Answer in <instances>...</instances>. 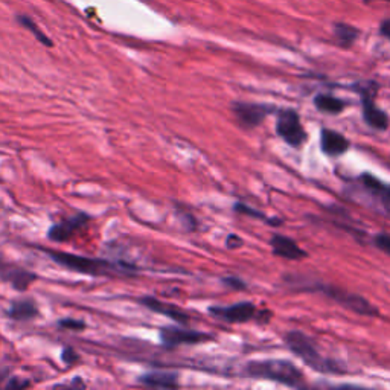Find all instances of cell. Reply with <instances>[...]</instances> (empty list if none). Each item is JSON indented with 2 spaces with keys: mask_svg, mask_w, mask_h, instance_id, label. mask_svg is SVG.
Instances as JSON below:
<instances>
[{
  "mask_svg": "<svg viewBox=\"0 0 390 390\" xmlns=\"http://www.w3.org/2000/svg\"><path fill=\"white\" fill-rule=\"evenodd\" d=\"M250 376L280 382L290 387H304V375L299 369L287 360H265L252 361L245 367Z\"/></svg>",
  "mask_w": 390,
  "mask_h": 390,
  "instance_id": "cell-1",
  "label": "cell"
},
{
  "mask_svg": "<svg viewBox=\"0 0 390 390\" xmlns=\"http://www.w3.org/2000/svg\"><path fill=\"white\" fill-rule=\"evenodd\" d=\"M285 341L287 346H289L300 360L306 363L311 369H314V371L326 372V374L340 372L339 365H335L334 361L321 357L320 352L317 351V348L314 346L313 341L308 339L305 334L293 331L290 334H287Z\"/></svg>",
  "mask_w": 390,
  "mask_h": 390,
  "instance_id": "cell-2",
  "label": "cell"
},
{
  "mask_svg": "<svg viewBox=\"0 0 390 390\" xmlns=\"http://www.w3.org/2000/svg\"><path fill=\"white\" fill-rule=\"evenodd\" d=\"M47 255L51 256L52 261L66 267L72 271L81 273V275L88 276H104L110 271H118V264H112L104 259L98 258H87V256H78L72 255V253L66 252H56V250H46Z\"/></svg>",
  "mask_w": 390,
  "mask_h": 390,
  "instance_id": "cell-3",
  "label": "cell"
},
{
  "mask_svg": "<svg viewBox=\"0 0 390 390\" xmlns=\"http://www.w3.org/2000/svg\"><path fill=\"white\" fill-rule=\"evenodd\" d=\"M276 132L289 145L299 148L306 141V132L300 124L299 114L293 108H284L279 110Z\"/></svg>",
  "mask_w": 390,
  "mask_h": 390,
  "instance_id": "cell-4",
  "label": "cell"
},
{
  "mask_svg": "<svg viewBox=\"0 0 390 390\" xmlns=\"http://www.w3.org/2000/svg\"><path fill=\"white\" fill-rule=\"evenodd\" d=\"M320 290L324 291L326 296L334 299L335 302L343 305L348 310L361 314V316H376V314L380 313L369 300L358 296V294H351L345 290L334 289V287H320Z\"/></svg>",
  "mask_w": 390,
  "mask_h": 390,
  "instance_id": "cell-5",
  "label": "cell"
},
{
  "mask_svg": "<svg viewBox=\"0 0 390 390\" xmlns=\"http://www.w3.org/2000/svg\"><path fill=\"white\" fill-rule=\"evenodd\" d=\"M160 340L165 348H175L182 345H198L204 343V341L212 340L210 335L191 331V330H182V328H162L160 331Z\"/></svg>",
  "mask_w": 390,
  "mask_h": 390,
  "instance_id": "cell-6",
  "label": "cell"
},
{
  "mask_svg": "<svg viewBox=\"0 0 390 390\" xmlns=\"http://www.w3.org/2000/svg\"><path fill=\"white\" fill-rule=\"evenodd\" d=\"M232 110H234L236 121L244 128L258 127L273 112L270 106L249 104V102H235Z\"/></svg>",
  "mask_w": 390,
  "mask_h": 390,
  "instance_id": "cell-7",
  "label": "cell"
},
{
  "mask_svg": "<svg viewBox=\"0 0 390 390\" xmlns=\"http://www.w3.org/2000/svg\"><path fill=\"white\" fill-rule=\"evenodd\" d=\"M88 221H90V217L81 212V214H77L72 218H67L64 221L53 224L49 232H47V238L56 243H64L77 234L80 229H83V226L87 224Z\"/></svg>",
  "mask_w": 390,
  "mask_h": 390,
  "instance_id": "cell-8",
  "label": "cell"
},
{
  "mask_svg": "<svg viewBox=\"0 0 390 390\" xmlns=\"http://www.w3.org/2000/svg\"><path fill=\"white\" fill-rule=\"evenodd\" d=\"M210 313L218 319L229 321V324H244V321H249L255 317L256 308L252 302H241L232 306L210 308Z\"/></svg>",
  "mask_w": 390,
  "mask_h": 390,
  "instance_id": "cell-9",
  "label": "cell"
},
{
  "mask_svg": "<svg viewBox=\"0 0 390 390\" xmlns=\"http://www.w3.org/2000/svg\"><path fill=\"white\" fill-rule=\"evenodd\" d=\"M0 278L10 282L16 290L25 291L37 276L31 271H26L22 267H14L0 261Z\"/></svg>",
  "mask_w": 390,
  "mask_h": 390,
  "instance_id": "cell-10",
  "label": "cell"
},
{
  "mask_svg": "<svg viewBox=\"0 0 390 390\" xmlns=\"http://www.w3.org/2000/svg\"><path fill=\"white\" fill-rule=\"evenodd\" d=\"M361 102H363V118H365L366 124L375 130H386L389 125L387 114L380 110L378 106L374 102L372 95H369L367 90L361 93Z\"/></svg>",
  "mask_w": 390,
  "mask_h": 390,
  "instance_id": "cell-11",
  "label": "cell"
},
{
  "mask_svg": "<svg viewBox=\"0 0 390 390\" xmlns=\"http://www.w3.org/2000/svg\"><path fill=\"white\" fill-rule=\"evenodd\" d=\"M321 151L331 157H339L348 151L349 141L343 134H340L334 130H321L320 136Z\"/></svg>",
  "mask_w": 390,
  "mask_h": 390,
  "instance_id": "cell-12",
  "label": "cell"
},
{
  "mask_svg": "<svg viewBox=\"0 0 390 390\" xmlns=\"http://www.w3.org/2000/svg\"><path fill=\"white\" fill-rule=\"evenodd\" d=\"M139 302H141V305L148 308V310H151V311H154L157 314H163V316H167L169 319L175 320L177 324H182V325L189 324V316H188V314L183 313L182 310H179V308L174 306V305L160 302V300H157L154 297H149V296L142 297Z\"/></svg>",
  "mask_w": 390,
  "mask_h": 390,
  "instance_id": "cell-13",
  "label": "cell"
},
{
  "mask_svg": "<svg viewBox=\"0 0 390 390\" xmlns=\"http://www.w3.org/2000/svg\"><path fill=\"white\" fill-rule=\"evenodd\" d=\"M273 253L276 256L285 259H302L306 258V252H304L291 238L284 235H273L270 239Z\"/></svg>",
  "mask_w": 390,
  "mask_h": 390,
  "instance_id": "cell-14",
  "label": "cell"
},
{
  "mask_svg": "<svg viewBox=\"0 0 390 390\" xmlns=\"http://www.w3.org/2000/svg\"><path fill=\"white\" fill-rule=\"evenodd\" d=\"M139 381L143 386L156 389H175L179 386V376L169 372H151L142 375Z\"/></svg>",
  "mask_w": 390,
  "mask_h": 390,
  "instance_id": "cell-15",
  "label": "cell"
},
{
  "mask_svg": "<svg viewBox=\"0 0 390 390\" xmlns=\"http://www.w3.org/2000/svg\"><path fill=\"white\" fill-rule=\"evenodd\" d=\"M361 182L369 193H372L376 198H378V200L382 203V206H385L390 214V186L380 182L378 179H375V177L371 174H363Z\"/></svg>",
  "mask_w": 390,
  "mask_h": 390,
  "instance_id": "cell-16",
  "label": "cell"
},
{
  "mask_svg": "<svg viewBox=\"0 0 390 390\" xmlns=\"http://www.w3.org/2000/svg\"><path fill=\"white\" fill-rule=\"evenodd\" d=\"M38 314L36 302L31 299H19L12 302L8 310V316L12 320H31Z\"/></svg>",
  "mask_w": 390,
  "mask_h": 390,
  "instance_id": "cell-17",
  "label": "cell"
},
{
  "mask_svg": "<svg viewBox=\"0 0 390 390\" xmlns=\"http://www.w3.org/2000/svg\"><path fill=\"white\" fill-rule=\"evenodd\" d=\"M314 106H316L321 113L339 114L343 112L345 102L331 97V95H317V97L314 98Z\"/></svg>",
  "mask_w": 390,
  "mask_h": 390,
  "instance_id": "cell-18",
  "label": "cell"
},
{
  "mask_svg": "<svg viewBox=\"0 0 390 390\" xmlns=\"http://www.w3.org/2000/svg\"><path fill=\"white\" fill-rule=\"evenodd\" d=\"M335 36H337L339 42L341 45L349 46L351 43H354L355 38H357L358 32H357V29H354L348 25H337L335 26Z\"/></svg>",
  "mask_w": 390,
  "mask_h": 390,
  "instance_id": "cell-19",
  "label": "cell"
},
{
  "mask_svg": "<svg viewBox=\"0 0 390 390\" xmlns=\"http://www.w3.org/2000/svg\"><path fill=\"white\" fill-rule=\"evenodd\" d=\"M235 210L239 212V214H243V215H249L253 218H263V220H267V217L263 214V212H259L256 209H252L250 206H245V204H243V203H236Z\"/></svg>",
  "mask_w": 390,
  "mask_h": 390,
  "instance_id": "cell-20",
  "label": "cell"
},
{
  "mask_svg": "<svg viewBox=\"0 0 390 390\" xmlns=\"http://www.w3.org/2000/svg\"><path fill=\"white\" fill-rule=\"evenodd\" d=\"M22 22H23V25L26 26V28L31 29L34 34H36V37L40 40V42L45 43L46 46H51V45H52V43H51V40H49V38H47V37L45 36V34L40 32V29L37 28V26H36V25H34V23L31 22V20H28V19H25V17H23V19H22Z\"/></svg>",
  "mask_w": 390,
  "mask_h": 390,
  "instance_id": "cell-21",
  "label": "cell"
},
{
  "mask_svg": "<svg viewBox=\"0 0 390 390\" xmlns=\"http://www.w3.org/2000/svg\"><path fill=\"white\" fill-rule=\"evenodd\" d=\"M375 245L380 250H382L387 255H390V235L387 234H380L378 236H375Z\"/></svg>",
  "mask_w": 390,
  "mask_h": 390,
  "instance_id": "cell-22",
  "label": "cell"
},
{
  "mask_svg": "<svg viewBox=\"0 0 390 390\" xmlns=\"http://www.w3.org/2000/svg\"><path fill=\"white\" fill-rule=\"evenodd\" d=\"M60 326L67 328V330H73V331H81L84 330V321H80V320H72V319H67V320H61L60 321Z\"/></svg>",
  "mask_w": 390,
  "mask_h": 390,
  "instance_id": "cell-23",
  "label": "cell"
},
{
  "mask_svg": "<svg viewBox=\"0 0 390 390\" xmlns=\"http://www.w3.org/2000/svg\"><path fill=\"white\" fill-rule=\"evenodd\" d=\"M223 282L230 287V289H235V290H244L245 289V284L243 282L241 279H236V278H226L223 279Z\"/></svg>",
  "mask_w": 390,
  "mask_h": 390,
  "instance_id": "cell-24",
  "label": "cell"
},
{
  "mask_svg": "<svg viewBox=\"0 0 390 390\" xmlns=\"http://www.w3.org/2000/svg\"><path fill=\"white\" fill-rule=\"evenodd\" d=\"M63 360H64L66 365H73L75 361L80 360V357L72 351L71 348H67V349H64V351H63Z\"/></svg>",
  "mask_w": 390,
  "mask_h": 390,
  "instance_id": "cell-25",
  "label": "cell"
},
{
  "mask_svg": "<svg viewBox=\"0 0 390 390\" xmlns=\"http://www.w3.org/2000/svg\"><path fill=\"white\" fill-rule=\"evenodd\" d=\"M29 382L28 381H19L16 378H12L8 385H6V389H22V387H28Z\"/></svg>",
  "mask_w": 390,
  "mask_h": 390,
  "instance_id": "cell-26",
  "label": "cell"
},
{
  "mask_svg": "<svg viewBox=\"0 0 390 390\" xmlns=\"http://www.w3.org/2000/svg\"><path fill=\"white\" fill-rule=\"evenodd\" d=\"M381 34L385 36L386 38L390 40V19L386 20V22H382L381 25Z\"/></svg>",
  "mask_w": 390,
  "mask_h": 390,
  "instance_id": "cell-27",
  "label": "cell"
},
{
  "mask_svg": "<svg viewBox=\"0 0 390 390\" xmlns=\"http://www.w3.org/2000/svg\"><path fill=\"white\" fill-rule=\"evenodd\" d=\"M6 378V372L5 371H0V382Z\"/></svg>",
  "mask_w": 390,
  "mask_h": 390,
  "instance_id": "cell-28",
  "label": "cell"
}]
</instances>
